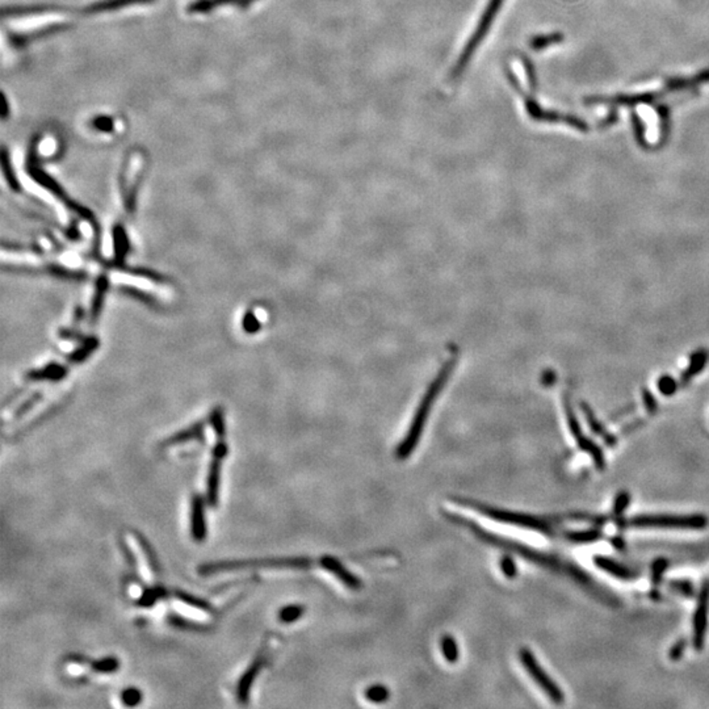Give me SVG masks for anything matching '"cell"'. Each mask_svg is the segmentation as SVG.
<instances>
[{"mask_svg": "<svg viewBox=\"0 0 709 709\" xmlns=\"http://www.w3.org/2000/svg\"><path fill=\"white\" fill-rule=\"evenodd\" d=\"M322 568L334 574L341 583L350 590H360L363 582L359 577H356L350 569H347L341 559L335 557H277V559H248V561H229V562H217L203 565L199 568V572L203 575L219 574L222 572H232L238 569L247 568H271V569H310V568Z\"/></svg>", "mask_w": 709, "mask_h": 709, "instance_id": "cell-1", "label": "cell"}, {"mask_svg": "<svg viewBox=\"0 0 709 709\" xmlns=\"http://www.w3.org/2000/svg\"><path fill=\"white\" fill-rule=\"evenodd\" d=\"M453 502H456L459 505L465 506V507H469V508L477 511L479 514L485 515L486 518L495 520V521H499V523H505V524L515 526V527L526 528V530H531V531L540 532V533H543L546 536H555L557 533V532L555 531V528H553L552 520H549L548 518H541V517H535V515H530V514H521V512H512V511H507V510H501V508L485 505V503H481V502L473 501V499H466V498H453Z\"/></svg>", "mask_w": 709, "mask_h": 709, "instance_id": "cell-2", "label": "cell"}, {"mask_svg": "<svg viewBox=\"0 0 709 709\" xmlns=\"http://www.w3.org/2000/svg\"><path fill=\"white\" fill-rule=\"evenodd\" d=\"M619 527L636 528H679L701 530L708 526V518L700 514L694 515H637L632 519H620Z\"/></svg>", "mask_w": 709, "mask_h": 709, "instance_id": "cell-3", "label": "cell"}, {"mask_svg": "<svg viewBox=\"0 0 709 709\" xmlns=\"http://www.w3.org/2000/svg\"><path fill=\"white\" fill-rule=\"evenodd\" d=\"M213 428L217 435V443L213 450V459L209 468L208 475V502L209 505H217L219 501V475H221V464L223 457L226 456V443H225V426H223V417L222 412H214L213 417Z\"/></svg>", "mask_w": 709, "mask_h": 709, "instance_id": "cell-4", "label": "cell"}, {"mask_svg": "<svg viewBox=\"0 0 709 709\" xmlns=\"http://www.w3.org/2000/svg\"><path fill=\"white\" fill-rule=\"evenodd\" d=\"M519 658H520L521 665L524 666V668L527 670V672L530 674V677L535 682L539 684V687L546 692V695L549 696V699L555 704H562L565 701L563 692L561 691L559 684L553 682V679L549 677V674L539 663V661L535 658V655H533L531 650H528L527 648L520 649Z\"/></svg>", "mask_w": 709, "mask_h": 709, "instance_id": "cell-5", "label": "cell"}, {"mask_svg": "<svg viewBox=\"0 0 709 709\" xmlns=\"http://www.w3.org/2000/svg\"><path fill=\"white\" fill-rule=\"evenodd\" d=\"M709 585L701 588L695 615H694V646L696 650H701L706 643V635L708 629Z\"/></svg>", "mask_w": 709, "mask_h": 709, "instance_id": "cell-6", "label": "cell"}, {"mask_svg": "<svg viewBox=\"0 0 709 709\" xmlns=\"http://www.w3.org/2000/svg\"><path fill=\"white\" fill-rule=\"evenodd\" d=\"M192 536L196 541H203L206 536L205 524L204 501L200 495H194L192 499Z\"/></svg>", "mask_w": 709, "mask_h": 709, "instance_id": "cell-7", "label": "cell"}, {"mask_svg": "<svg viewBox=\"0 0 709 709\" xmlns=\"http://www.w3.org/2000/svg\"><path fill=\"white\" fill-rule=\"evenodd\" d=\"M594 562L595 565L601 569L603 572L606 573L611 574L619 579H633L637 574L635 573L632 569H629L626 565L623 563H619L617 561L610 559V557H604V556H595L594 557Z\"/></svg>", "mask_w": 709, "mask_h": 709, "instance_id": "cell-8", "label": "cell"}, {"mask_svg": "<svg viewBox=\"0 0 709 709\" xmlns=\"http://www.w3.org/2000/svg\"><path fill=\"white\" fill-rule=\"evenodd\" d=\"M264 661H266V653H261V655H258L257 659L254 661V663L246 671L243 678L241 679V682L238 684V700L241 703H246L248 700L250 687H251V684L254 683L257 675L259 674L260 670L263 668Z\"/></svg>", "mask_w": 709, "mask_h": 709, "instance_id": "cell-9", "label": "cell"}, {"mask_svg": "<svg viewBox=\"0 0 709 709\" xmlns=\"http://www.w3.org/2000/svg\"><path fill=\"white\" fill-rule=\"evenodd\" d=\"M530 110H531L532 114L536 117V119H546V120H552V121H562V123H569L570 126L577 128L579 130H586L587 125L583 123L582 120L574 117V116H568V114H559V113H546V112H541V110L537 108V106H530Z\"/></svg>", "mask_w": 709, "mask_h": 709, "instance_id": "cell-10", "label": "cell"}, {"mask_svg": "<svg viewBox=\"0 0 709 709\" xmlns=\"http://www.w3.org/2000/svg\"><path fill=\"white\" fill-rule=\"evenodd\" d=\"M565 537L572 543L588 544V543H594V541L599 540L601 537V532L598 528H592V530H587V531L566 532Z\"/></svg>", "mask_w": 709, "mask_h": 709, "instance_id": "cell-11", "label": "cell"}, {"mask_svg": "<svg viewBox=\"0 0 709 709\" xmlns=\"http://www.w3.org/2000/svg\"><path fill=\"white\" fill-rule=\"evenodd\" d=\"M440 645H441V652H443L446 661L450 663L457 662L460 652H459V646H457V642L455 640V637H452L450 635H446L441 639Z\"/></svg>", "mask_w": 709, "mask_h": 709, "instance_id": "cell-12", "label": "cell"}, {"mask_svg": "<svg viewBox=\"0 0 709 709\" xmlns=\"http://www.w3.org/2000/svg\"><path fill=\"white\" fill-rule=\"evenodd\" d=\"M364 696L370 703H385L390 696V691L383 684H372L366 690Z\"/></svg>", "mask_w": 709, "mask_h": 709, "instance_id": "cell-13", "label": "cell"}, {"mask_svg": "<svg viewBox=\"0 0 709 709\" xmlns=\"http://www.w3.org/2000/svg\"><path fill=\"white\" fill-rule=\"evenodd\" d=\"M305 608L299 604H292V606H287L284 608L280 610L279 612V620L284 624H290V623H294L300 619L302 614H303Z\"/></svg>", "mask_w": 709, "mask_h": 709, "instance_id": "cell-14", "label": "cell"}, {"mask_svg": "<svg viewBox=\"0 0 709 709\" xmlns=\"http://www.w3.org/2000/svg\"><path fill=\"white\" fill-rule=\"evenodd\" d=\"M92 668L97 672H106L110 674L119 668V661L116 658H104L99 659L92 663Z\"/></svg>", "mask_w": 709, "mask_h": 709, "instance_id": "cell-15", "label": "cell"}, {"mask_svg": "<svg viewBox=\"0 0 709 709\" xmlns=\"http://www.w3.org/2000/svg\"><path fill=\"white\" fill-rule=\"evenodd\" d=\"M630 503V494L628 491H621L616 495L614 502V515L616 517H620L624 510L627 508L628 506Z\"/></svg>", "mask_w": 709, "mask_h": 709, "instance_id": "cell-16", "label": "cell"}, {"mask_svg": "<svg viewBox=\"0 0 709 709\" xmlns=\"http://www.w3.org/2000/svg\"><path fill=\"white\" fill-rule=\"evenodd\" d=\"M499 568L502 570V573L507 578H515L517 574H518V568H517V563L515 561L511 559L510 556H503L501 561H499Z\"/></svg>", "mask_w": 709, "mask_h": 709, "instance_id": "cell-17", "label": "cell"}, {"mask_svg": "<svg viewBox=\"0 0 709 709\" xmlns=\"http://www.w3.org/2000/svg\"><path fill=\"white\" fill-rule=\"evenodd\" d=\"M121 699H123V704H126L129 707H134V706L141 703L142 694H141L139 690L132 687V688H128V690L123 691Z\"/></svg>", "mask_w": 709, "mask_h": 709, "instance_id": "cell-18", "label": "cell"}, {"mask_svg": "<svg viewBox=\"0 0 709 709\" xmlns=\"http://www.w3.org/2000/svg\"><path fill=\"white\" fill-rule=\"evenodd\" d=\"M501 1H502V0H492V1H491L490 7H489L488 12L485 14V17L482 19V23L479 24L478 30H481V32L486 33L488 28L490 26L491 20H492V14H495V12L498 11V8H499V6H501Z\"/></svg>", "mask_w": 709, "mask_h": 709, "instance_id": "cell-19", "label": "cell"}, {"mask_svg": "<svg viewBox=\"0 0 709 709\" xmlns=\"http://www.w3.org/2000/svg\"><path fill=\"white\" fill-rule=\"evenodd\" d=\"M686 645H687V641H686V640H679V641L677 642V643L670 649V653H668L670 659H671V661H678V659H681V657H682L683 653H684V650H686Z\"/></svg>", "mask_w": 709, "mask_h": 709, "instance_id": "cell-20", "label": "cell"}, {"mask_svg": "<svg viewBox=\"0 0 709 709\" xmlns=\"http://www.w3.org/2000/svg\"><path fill=\"white\" fill-rule=\"evenodd\" d=\"M666 566H668V562L665 559H658L653 563L652 570H653V581L655 583H658L662 579V575H663Z\"/></svg>", "mask_w": 709, "mask_h": 709, "instance_id": "cell-21", "label": "cell"}, {"mask_svg": "<svg viewBox=\"0 0 709 709\" xmlns=\"http://www.w3.org/2000/svg\"><path fill=\"white\" fill-rule=\"evenodd\" d=\"M671 587L679 590L683 594H690L692 592V587L688 583V582H672Z\"/></svg>", "mask_w": 709, "mask_h": 709, "instance_id": "cell-22", "label": "cell"}]
</instances>
